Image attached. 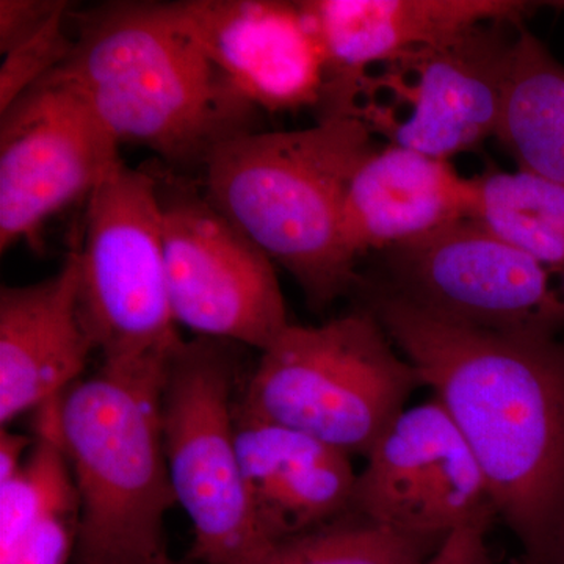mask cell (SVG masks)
<instances>
[{
	"label": "cell",
	"mask_w": 564,
	"mask_h": 564,
	"mask_svg": "<svg viewBox=\"0 0 564 564\" xmlns=\"http://www.w3.org/2000/svg\"><path fill=\"white\" fill-rule=\"evenodd\" d=\"M372 311L454 419L524 558L551 564L564 544V340L474 328L397 292Z\"/></svg>",
	"instance_id": "cell-1"
},
{
	"label": "cell",
	"mask_w": 564,
	"mask_h": 564,
	"mask_svg": "<svg viewBox=\"0 0 564 564\" xmlns=\"http://www.w3.org/2000/svg\"><path fill=\"white\" fill-rule=\"evenodd\" d=\"M70 20L73 50L44 79L79 95L120 147L203 172L223 143L258 131L261 110L182 31L170 3L110 2Z\"/></svg>",
	"instance_id": "cell-2"
},
{
	"label": "cell",
	"mask_w": 564,
	"mask_h": 564,
	"mask_svg": "<svg viewBox=\"0 0 564 564\" xmlns=\"http://www.w3.org/2000/svg\"><path fill=\"white\" fill-rule=\"evenodd\" d=\"M375 137L356 118L322 117L300 131L243 133L215 150L202 191L218 210L284 267L317 310L356 281L344 239V206Z\"/></svg>",
	"instance_id": "cell-3"
},
{
	"label": "cell",
	"mask_w": 564,
	"mask_h": 564,
	"mask_svg": "<svg viewBox=\"0 0 564 564\" xmlns=\"http://www.w3.org/2000/svg\"><path fill=\"white\" fill-rule=\"evenodd\" d=\"M174 350L104 361L58 400V436L79 496L77 564H150L166 555L163 519L177 500L162 395Z\"/></svg>",
	"instance_id": "cell-4"
},
{
	"label": "cell",
	"mask_w": 564,
	"mask_h": 564,
	"mask_svg": "<svg viewBox=\"0 0 564 564\" xmlns=\"http://www.w3.org/2000/svg\"><path fill=\"white\" fill-rule=\"evenodd\" d=\"M393 347L372 310L289 325L262 351L237 410L367 456L422 386Z\"/></svg>",
	"instance_id": "cell-5"
},
{
	"label": "cell",
	"mask_w": 564,
	"mask_h": 564,
	"mask_svg": "<svg viewBox=\"0 0 564 564\" xmlns=\"http://www.w3.org/2000/svg\"><path fill=\"white\" fill-rule=\"evenodd\" d=\"M524 22H488L375 66L325 117L356 118L373 137L451 161L496 139Z\"/></svg>",
	"instance_id": "cell-6"
},
{
	"label": "cell",
	"mask_w": 564,
	"mask_h": 564,
	"mask_svg": "<svg viewBox=\"0 0 564 564\" xmlns=\"http://www.w3.org/2000/svg\"><path fill=\"white\" fill-rule=\"evenodd\" d=\"M229 345L207 337L182 340L162 395L170 480L192 521L193 555L206 564H252L273 545L252 514L240 467Z\"/></svg>",
	"instance_id": "cell-7"
},
{
	"label": "cell",
	"mask_w": 564,
	"mask_h": 564,
	"mask_svg": "<svg viewBox=\"0 0 564 564\" xmlns=\"http://www.w3.org/2000/svg\"><path fill=\"white\" fill-rule=\"evenodd\" d=\"M79 247V310L104 361L173 350L158 180L120 162L87 199Z\"/></svg>",
	"instance_id": "cell-8"
},
{
	"label": "cell",
	"mask_w": 564,
	"mask_h": 564,
	"mask_svg": "<svg viewBox=\"0 0 564 564\" xmlns=\"http://www.w3.org/2000/svg\"><path fill=\"white\" fill-rule=\"evenodd\" d=\"M158 180L174 321L196 337L267 350L291 325L272 259L206 198L165 169Z\"/></svg>",
	"instance_id": "cell-9"
},
{
	"label": "cell",
	"mask_w": 564,
	"mask_h": 564,
	"mask_svg": "<svg viewBox=\"0 0 564 564\" xmlns=\"http://www.w3.org/2000/svg\"><path fill=\"white\" fill-rule=\"evenodd\" d=\"M395 291L448 321L508 334L564 332V267L478 220L389 251Z\"/></svg>",
	"instance_id": "cell-10"
},
{
	"label": "cell",
	"mask_w": 564,
	"mask_h": 564,
	"mask_svg": "<svg viewBox=\"0 0 564 564\" xmlns=\"http://www.w3.org/2000/svg\"><path fill=\"white\" fill-rule=\"evenodd\" d=\"M120 162V143L79 95L39 82L2 113L0 250L39 248L46 223L90 198Z\"/></svg>",
	"instance_id": "cell-11"
},
{
	"label": "cell",
	"mask_w": 564,
	"mask_h": 564,
	"mask_svg": "<svg viewBox=\"0 0 564 564\" xmlns=\"http://www.w3.org/2000/svg\"><path fill=\"white\" fill-rule=\"evenodd\" d=\"M352 513L421 536L488 532L496 505L480 464L440 400L406 408L367 455Z\"/></svg>",
	"instance_id": "cell-12"
},
{
	"label": "cell",
	"mask_w": 564,
	"mask_h": 564,
	"mask_svg": "<svg viewBox=\"0 0 564 564\" xmlns=\"http://www.w3.org/2000/svg\"><path fill=\"white\" fill-rule=\"evenodd\" d=\"M170 7L182 31L256 109L321 107L325 55L300 2L185 0Z\"/></svg>",
	"instance_id": "cell-13"
},
{
	"label": "cell",
	"mask_w": 564,
	"mask_h": 564,
	"mask_svg": "<svg viewBox=\"0 0 564 564\" xmlns=\"http://www.w3.org/2000/svg\"><path fill=\"white\" fill-rule=\"evenodd\" d=\"M325 55L322 117L364 74L404 52L488 22H524L540 3L521 0H306L300 2Z\"/></svg>",
	"instance_id": "cell-14"
},
{
	"label": "cell",
	"mask_w": 564,
	"mask_h": 564,
	"mask_svg": "<svg viewBox=\"0 0 564 564\" xmlns=\"http://www.w3.org/2000/svg\"><path fill=\"white\" fill-rule=\"evenodd\" d=\"M95 350L79 310V258L57 274L0 291V425L68 391Z\"/></svg>",
	"instance_id": "cell-15"
},
{
	"label": "cell",
	"mask_w": 564,
	"mask_h": 564,
	"mask_svg": "<svg viewBox=\"0 0 564 564\" xmlns=\"http://www.w3.org/2000/svg\"><path fill=\"white\" fill-rule=\"evenodd\" d=\"M478 185L451 161L406 148H375L356 169L344 206V239L356 259L395 250L477 217Z\"/></svg>",
	"instance_id": "cell-16"
},
{
	"label": "cell",
	"mask_w": 564,
	"mask_h": 564,
	"mask_svg": "<svg viewBox=\"0 0 564 564\" xmlns=\"http://www.w3.org/2000/svg\"><path fill=\"white\" fill-rule=\"evenodd\" d=\"M236 441L252 514L270 544L351 510L358 475L344 452L237 408Z\"/></svg>",
	"instance_id": "cell-17"
},
{
	"label": "cell",
	"mask_w": 564,
	"mask_h": 564,
	"mask_svg": "<svg viewBox=\"0 0 564 564\" xmlns=\"http://www.w3.org/2000/svg\"><path fill=\"white\" fill-rule=\"evenodd\" d=\"M475 180V220L534 258L564 267V185L521 170H496Z\"/></svg>",
	"instance_id": "cell-18"
},
{
	"label": "cell",
	"mask_w": 564,
	"mask_h": 564,
	"mask_svg": "<svg viewBox=\"0 0 564 564\" xmlns=\"http://www.w3.org/2000/svg\"><path fill=\"white\" fill-rule=\"evenodd\" d=\"M444 541L388 529L348 511L273 544L252 564H423Z\"/></svg>",
	"instance_id": "cell-19"
},
{
	"label": "cell",
	"mask_w": 564,
	"mask_h": 564,
	"mask_svg": "<svg viewBox=\"0 0 564 564\" xmlns=\"http://www.w3.org/2000/svg\"><path fill=\"white\" fill-rule=\"evenodd\" d=\"M69 17L68 3L40 31L3 54L0 68V113L68 58L74 44L73 33H69L66 25Z\"/></svg>",
	"instance_id": "cell-20"
},
{
	"label": "cell",
	"mask_w": 564,
	"mask_h": 564,
	"mask_svg": "<svg viewBox=\"0 0 564 564\" xmlns=\"http://www.w3.org/2000/svg\"><path fill=\"white\" fill-rule=\"evenodd\" d=\"M77 514H52L0 545V564H66L76 551ZM79 519V518H77Z\"/></svg>",
	"instance_id": "cell-21"
},
{
	"label": "cell",
	"mask_w": 564,
	"mask_h": 564,
	"mask_svg": "<svg viewBox=\"0 0 564 564\" xmlns=\"http://www.w3.org/2000/svg\"><path fill=\"white\" fill-rule=\"evenodd\" d=\"M532 166L538 177L564 185V91L545 107L538 121Z\"/></svg>",
	"instance_id": "cell-22"
},
{
	"label": "cell",
	"mask_w": 564,
	"mask_h": 564,
	"mask_svg": "<svg viewBox=\"0 0 564 564\" xmlns=\"http://www.w3.org/2000/svg\"><path fill=\"white\" fill-rule=\"evenodd\" d=\"M68 6L61 0H2L0 2V52L13 50L22 40L40 31Z\"/></svg>",
	"instance_id": "cell-23"
},
{
	"label": "cell",
	"mask_w": 564,
	"mask_h": 564,
	"mask_svg": "<svg viewBox=\"0 0 564 564\" xmlns=\"http://www.w3.org/2000/svg\"><path fill=\"white\" fill-rule=\"evenodd\" d=\"M486 530L463 529L448 534L443 545L423 564H494Z\"/></svg>",
	"instance_id": "cell-24"
},
{
	"label": "cell",
	"mask_w": 564,
	"mask_h": 564,
	"mask_svg": "<svg viewBox=\"0 0 564 564\" xmlns=\"http://www.w3.org/2000/svg\"><path fill=\"white\" fill-rule=\"evenodd\" d=\"M35 441L24 434L6 432L2 429L0 434V484L10 480L21 469L28 448L32 447Z\"/></svg>",
	"instance_id": "cell-25"
},
{
	"label": "cell",
	"mask_w": 564,
	"mask_h": 564,
	"mask_svg": "<svg viewBox=\"0 0 564 564\" xmlns=\"http://www.w3.org/2000/svg\"><path fill=\"white\" fill-rule=\"evenodd\" d=\"M551 564H564V544L563 547L556 552L554 560H552Z\"/></svg>",
	"instance_id": "cell-26"
},
{
	"label": "cell",
	"mask_w": 564,
	"mask_h": 564,
	"mask_svg": "<svg viewBox=\"0 0 564 564\" xmlns=\"http://www.w3.org/2000/svg\"><path fill=\"white\" fill-rule=\"evenodd\" d=\"M150 564H174L172 562H170V558L169 556H162V558H159V560H155L154 563H150Z\"/></svg>",
	"instance_id": "cell-27"
},
{
	"label": "cell",
	"mask_w": 564,
	"mask_h": 564,
	"mask_svg": "<svg viewBox=\"0 0 564 564\" xmlns=\"http://www.w3.org/2000/svg\"><path fill=\"white\" fill-rule=\"evenodd\" d=\"M511 564H532V563H530L529 560H525L524 556H522V558L513 560V562H511Z\"/></svg>",
	"instance_id": "cell-28"
},
{
	"label": "cell",
	"mask_w": 564,
	"mask_h": 564,
	"mask_svg": "<svg viewBox=\"0 0 564 564\" xmlns=\"http://www.w3.org/2000/svg\"><path fill=\"white\" fill-rule=\"evenodd\" d=\"M549 6L562 7V9H564V2H552L549 3Z\"/></svg>",
	"instance_id": "cell-29"
}]
</instances>
